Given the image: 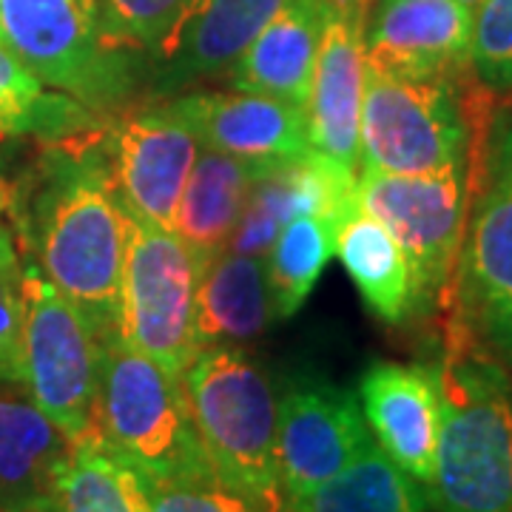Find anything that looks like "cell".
<instances>
[{
  "mask_svg": "<svg viewBox=\"0 0 512 512\" xmlns=\"http://www.w3.org/2000/svg\"><path fill=\"white\" fill-rule=\"evenodd\" d=\"M9 191L12 237L97 339L120 330L128 211L117 194L100 131L43 143Z\"/></svg>",
  "mask_w": 512,
  "mask_h": 512,
  "instance_id": "6da1fadb",
  "label": "cell"
},
{
  "mask_svg": "<svg viewBox=\"0 0 512 512\" xmlns=\"http://www.w3.org/2000/svg\"><path fill=\"white\" fill-rule=\"evenodd\" d=\"M441 433L427 487L439 512H512V379L476 345L444 336Z\"/></svg>",
  "mask_w": 512,
  "mask_h": 512,
  "instance_id": "7a4b0ae2",
  "label": "cell"
},
{
  "mask_svg": "<svg viewBox=\"0 0 512 512\" xmlns=\"http://www.w3.org/2000/svg\"><path fill=\"white\" fill-rule=\"evenodd\" d=\"M473 197L444 336L512 370V114H493L473 151Z\"/></svg>",
  "mask_w": 512,
  "mask_h": 512,
  "instance_id": "3957f363",
  "label": "cell"
},
{
  "mask_svg": "<svg viewBox=\"0 0 512 512\" xmlns=\"http://www.w3.org/2000/svg\"><path fill=\"white\" fill-rule=\"evenodd\" d=\"M183 390L214 476L256 512H282L276 473V390L237 345L202 348L183 370Z\"/></svg>",
  "mask_w": 512,
  "mask_h": 512,
  "instance_id": "277c9868",
  "label": "cell"
},
{
  "mask_svg": "<svg viewBox=\"0 0 512 512\" xmlns=\"http://www.w3.org/2000/svg\"><path fill=\"white\" fill-rule=\"evenodd\" d=\"M97 433L146 481H217L188 413L183 379L131 348L120 330L100 339Z\"/></svg>",
  "mask_w": 512,
  "mask_h": 512,
  "instance_id": "5b68a950",
  "label": "cell"
},
{
  "mask_svg": "<svg viewBox=\"0 0 512 512\" xmlns=\"http://www.w3.org/2000/svg\"><path fill=\"white\" fill-rule=\"evenodd\" d=\"M476 77V74H470ZM404 80L365 66L359 168L441 174L470 163L493 111L467 80Z\"/></svg>",
  "mask_w": 512,
  "mask_h": 512,
  "instance_id": "8992f818",
  "label": "cell"
},
{
  "mask_svg": "<svg viewBox=\"0 0 512 512\" xmlns=\"http://www.w3.org/2000/svg\"><path fill=\"white\" fill-rule=\"evenodd\" d=\"M470 197V163L441 174H384L359 168L356 202L382 222L402 248L413 285V316L447 311Z\"/></svg>",
  "mask_w": 512,
  "mask_h": 512,
  "instance_id": "52a82bcc",
  "label": "cell"
},
{
  "mask_svg": "<svg viewBox=\"0 0 512 512\" xmlns=\"http://www.w3.org/2000/svg\"><path fill=\"white\" fill-rule=\"evenodd\" d=\"M0 43L40 83L106 120L134 92L131 55L106 46L94 0H0Z\"/></svg>",
  "mask_w": 512,
  "mask_h": 512,
  "instance_id": "ba28073f",
  "label": "cell"
},
{
  "mask_svg": "<svg viewBox=\"0 0 512 512\" xmlns=\"http://www.w3.org/2000/svg\"><path fill=\"white\" fill-rule=\"evenodd\" d=\"M97 382V333L83 313L23 259V387L72 444L100 436Z\"/></svg>",
  "mask_w": 512,
  "mask_h": 512,
  "instance_id": "9c48e42d",
  "label": "cell"
},
{
  "mask_svg": "<svg viewBox=\"0 0 512 512\" xmlns=\"http://www.w3.org/2000/svg\"><path fill=\"white\" fill-rule=\"evenodd\" d=\"M200 276L202 262L171 228L128 214L120 333L177 379L200 353L194 336Z\"/></svg>",
  "mask_w": 512,
  "mask_h": 512,
  "instance_id": "30bf717a",
  "label": "cell"
},
{
  "mask_svg": "<svg viewBox=\"0 0 512 512\" xmlns=\"http://www.w3.org/2000/svg\"><path fill=\"white\" fill-rule=\"evenodd\" d=\"M117 194L131 217L171 228L200 137L171 100L114 111L100 128Z\"/></svg>",
  "mask_w": 512,
  "mask_h": 512,
  "instance_id": "8fae6325",
  "label": "cell"
},
{
  "mask_svg": "<svg viewBox=\"0 0 512 512\" xmlns=\"http://www.w3.org/2000/svg\"><path fill=\"white\" fill-rule=\"evenodd\" d=\"M373 441L359 399L330 382L299 379L276 404V473L282 498L336 476Z\"/></svg>",
  "mask_w": 512,
  "mask_h": 512,
  "instance_id": "7c38bea8",
  "label": "cell"
},
{
  "mask_svg": "<svg viewBox=\"0 0 512 512\" xmlns=\"http://www.w3.org/2000/svg\"><path fill=\"white\" fill-rule=\"evenodd\" d=\"M473 12L458 0H376L365 26V66L404 80L470 77Z\"/></svg>",
  "mask_w": 512,
  "mask_h": 512,
  "instance_id": "4fadbf2b",
  "label": "cell"
},
{
  "mask_svg": "<svg viewBox=\"0 0 512 512\" xmlns=\"http://www.w3.org/2000/svg\"><path fill=\"white\" fill-rule=\"evenodd\" d=\"M365 89V23L328 6L305 103L308 151L339 177H359V123Z\"/></svg>",
  "mask_w": 512,
  "mask_h": 512,
  "instance_id": "5bb4252c",
  "label": "cell"
},
{
  "mask_svg": "<svg viewBox=\"0 0 512 512\" xmlns=\"http://www.w3.org/2000/svg\"><path fill=\"white\" fill-rule=\"evenodd\" d=\"M359 407L373 441L427 490L436 470L441 402L436 370L407 362H373L359 379Z\"/></svg>",
  "mask_w": 512,
  "mask_h": 512,
  "instance_id": "9a60e30c",
  "label": "cell"
},
{
  "mask_svg": "<svg viewBox=\"0 0 512 512\" xmlns=\"http://www.w3.org/2000/svg\"><path fill=\"white\" fill-rule=\"evenodd\" d=\"M174 109L200 137V146L248 163H285L308 154L305 109L259 92H185Z\"/></svg>",
  "mask_w": 512,
  "mask_h": 512,
  "instance_id": "2e32d148",
  "label": "cell"
},
{
  "mask_svg": "<svg viewBox=\"0 0 512 512\" xmlns=\"http://www.w3.org/2000/svg\"><path fill=\"white\" fill-rule=\"evenodd\" d=\"M356 208V183L339 177L311 151L285 163H265L256 171L242 220L231 237V251L265 256L276 234L302 214L339 220Z\"/></svg>",
  "mask_w": 512,
  "mask_h": 512,
  "instance_id": "e0dca14e",
  "label": "cell"
},
{
  "mask_svg": "<svg viewBox=\"0 0 512 512\" xmlns=\"http://www.w3.org/2000/svg\"><path fill=\"white\" fill-rule=\"evenodd\" d=\"M72 441L26 393L0 387V512H57Z\"/></svg>",
  "mask_w": 512,
  "mask_h": 512,
  "instance_id": "ac0fdd59",
  "label": "cell"
},
{
  "mask_svg": "<svg viewBox=\"0 0 512 512\" xmlns=\"http://www.w3.org/2000/svg\"><path fill=\"white\" fill-rule=\"evenodd\" d=\"M285 0H191L171 40L157 55L165 89L222 77Z\"/></svg>",
  "mask_w": 512,
  "mask_h": 512,
  "instance_id": "d6986e66",
  "label": "cell"
},
{
  "mask_svg": "<svg viewBox=\"0 0 512 512\" xmlns=\"http://www.w3.org/2000/svg\"><path fill=\"white\" fill-rule=\"evenodd\" d=\"M325 9V0H285L225 74L231 89L271 94L305 109Z\"/></svg>",
  "mask_w": 512,
  "mask_h": 512,
  "instance_id": "ffe728a7",
  "label": "cell"
},
{
  "mask_svg": "<svg viewBox=\"0 0 512 512\" xmlns=\"http://www.w3.org/2000/svg\"><path fill=\"white\" fill-rule=\"evenodd\" d=\"M259 165L200 146L174 211L171 231L202 262L220 256L237 231Z\"/></svg>",
  "mask_w": 512,
  "mask_h": 512,
  "instance_id": "44dd1931",
  "label": "cell"
},
{
  "mask_svg": "<svg viewBox=\"0 0 512 512\" xmlns=\"http://www.w3.org/2000/svg\"><path fill=\"white\" fill-rule=\"evenodd\" d=\"M265 256L225 248L200 276L194 336L202 348L245 345L274 325Z\"/></svg>",
  "mask_w": 512,
  "mask_h": 512,
  "instance_id": "7402d4cb",
  "label": "cell"
},
{
  "mask_svg": "<svg viewBox=\"0 0 512 512\" xmlns=\"http://www.w3.org/2000/svg\"><path fill=\"white\" fill-rule=\"evenodd\" d=\"M333 256H339L376 319L402 325L413 316V285L402 248L382 222L359 208V202L336 225Z\"/></svg>",
  "mask_w": 512,
  "mask_h": 512,
  "instance_id": "603a6c76",
  "label": "cell"
},
{
  "mask_svg": "<svg viewBox=\"0 0 512 512\" xmlns=\"http://www.w3.org/2000/svg\"><path fill=\"white\" fill-rule=\"evenodd\" d=\"M430 498L416 478L393 464L376 441L336 476L282 501V512H427Z\"/></svg>",
  "mask_w": 512,
  "mask_h": 512,
  "instance_id": "cb8c5ba5",
  "label": "cell"
},
{
  "mask_svg": "<svg viewBox=\"0 0 512 512\" xmlns=\"http://www.w3.org/2000/svg\"><path fill=\"white\" fill-rule=\"evenodd\" d=\"M106 126V117L83 106L69 94L40 83L18 57L0 43V137H32L57 143L83 137Z\"/></svg>",
  "mask_w": 512,
  "mask_h": 512,
  "instance_id": "d4e9b609",
  "label": "cell"
},
{
  "mask_svg": "<svg viewBox=\"0 0 512 512\" xmlns=\"http://www.w3.org/2000/svg\"><path fill=\"white\" fill-rule=\"evenodd\" d=\"M336 222L322 214H302L291 220L265 251V276L274 319H288L299 311L316 288L333 256Z\"/></svg>",
  "mask_w": 512,
  "mask_h": 512,
  "instance_id": "484cf974",
  "label": "cell"
},
{
  "mask_svg": "<svg viewBox=\"0 0 512 512\" xmlns=\"http://www.w3.org/2000/svg\"><path fill=\"white\" fill-rule=\"evenodd\" d=\"M57 512H151L143 476L100 436L72 444Z\"/></svg>",
  "mask_w": 512,
  "mask_h": 512,
  "instance_id": "4316f807",
  "label": "cell"
},
{
  "mask_svg": "<svg viewBox=\"0 0 512 512\" xmlns=\"http://www.w3.org/2000/svg\"><path fill=\"white\" fill-rule=\"evenodd\" d=\"M106 46L126 55H157L171 40L191 0H94Z\"/></svg>",
  "mask_w": 512,
  "mask_h": 512,
  "instance_id": "83f0119b",
  "label": "cell"
},
{
  "mask_svg": "<svg viewBox=\"0 0 512 512\" xmlns=\"http://www.w3.org/2000/svg\"><path fill=\"white\" fill-rule=\"evenodd\" d=\"M0 387H23V259L0 225Z\"/></svg>",
  "mask_w": 512,
  "mask_h": 512,
  "instance_id": "f1b7e54d",
  "label": "cell"
},
{
  "mask_svg": "<svg viewBox=\"0 0 512 512\" xmlns=\"http://www.w3.org/2000/svg\"><path fill=\"white\" fill-rule=\"evenodd\" d=\"M470 69L490 92L512 89V0H481L473 12Z\"/></svg>",
  "mask_w": 512,
  "mask_h": 512,
  "instance_id": "f546056e",
  "label": "cell"
},
{
  "mask_svg": "<svg viewBox=\"0 0 512 512\" xmlns=\"http://www.w3.org/2000/svg\"><path fill=\"white\" fill-rule=\"evenodd\" d=\"M146 490L151 512H256L242 495L228 490L220 481H146Z\"/></svg>",
  "mask_w": 512,
  "mask_h": 512,
  "instance_id": "4dcf8cb0",
  "label": "cell"
},
{
  "mask_svg": "<svg viewBox=\"0 0 512 512\" xmlns=\"http://www.w3.org/2000/svg\"><path fill=\"white\" fill-rule=\"evenodd\" d=\"M328 6L333 9H339V12H345L350 18L362 20L367 26V18H370V12H373V6H376V0H325Z\"/></svg>",
  "mask_w": 512,
  "mask_h": 512,
  "instance_id": "1f68e13d",
  "label": "cell"
},
{
  "mask_svg": "<svg viewBox=\"0 0 512 512\" xmlns=\"http://www.w3.org/2000/svg\"><path fill=\"white\" fill-rule=\"evenodd\" d=\"M6 200H9V191H6V185L0 183V217H3V211H6Z\"/></svg>",
  "mask_w": 512,
  "mask_h": 512,
  "instance_id": "d6a6232c",
  "label": "cell"
},
{
  "mask_svg": "<svg viewBox=\"0 0 512 512\" xmlns=\"http://www.w3.org/2000/svg\"><path fill=\"white\" fill-rule=\"evenodd\" d=\"M6 143H9V140H3V137H0V168L6 165Z\"/></svg>",
  "mask_w": 512,
  "mask_h": 512,
  "instance_id": "836d02e7",
  "label": "cell"
},
{
  "mask_svg": "<svg viewBox=\"0 0 512 512\" xmlns=\"http://www.w3.org/2000/svg\"><path fill=\"white\" fill-rule=\"evenodd\" d=\"M458 3H461V6H467V9H470V12H476V9H478V3H481V0H458Z\"/></svg>",
  "mask_w": 512,
  "mask_h": 512,
  "instance_id": "e575fe53",
  "label": "cell"
}]
</instances>
